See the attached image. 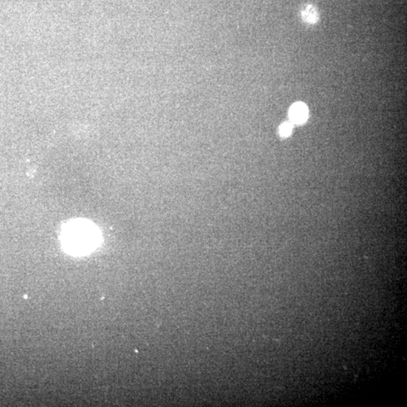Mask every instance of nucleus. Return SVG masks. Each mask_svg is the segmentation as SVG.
<instances>
[{"instance_id":"f257e3e1","label":"nucleus","mask_w":407,"mask_h":407,"mask_svg":"<svg viewBox=\"0 0 407 407\" xmlns=\"http://www.w3.org/2000/svg\"><path fill=\"white\" fill-rule=\"evenodd\" d=\"M96 238L94 228L82 222L69 225L65 231L66 244L76 251H87L91 248L94 245Z\"/></svg>"},{"instance_id":"f03ea898","label":"nucleus","mask_w":407,"mask_h":407,"mask_svg":"<svg viewBox=\"0 0 407 407\" xmlns=\"http://www.w3.org/2000/svg\"><path fill=\"white\" fill-rule=\"evenodd\" d=\"M290 121L294 124H303L308 117V109L307 106L302 102L293 104L289 112Z\"/></svg>"},{"instance_id":"7ed1b4c3","label":"nucleus","mask_w":407,"mask_h":407,"mask_svg":"<svg viewBox=\"0 0 407 407\" xmlns=\"http://www.w3.org/2000/svg\"><path fill=\"white\" fill-rule=\"evenodd\" d=\"M302 20L308 24H314L319 20V13L316 7L313 5H306L301 10Z\"/></svg>"},{"instance_id":"20e7f679","label":"nucleus","mask_w":407,"mask_h":407,"mask_svg":"<svg viewBox=\"0 0 407 407\" xmlns=\"http://www.w3.org/2000/svg\"><path fill=\"white\" fill-rule=\"evenodd\" d=\"M293 129V125L290 122H284L279 128V134L282 137H287L290 135Z\"/></svg>"}]
</instances>
